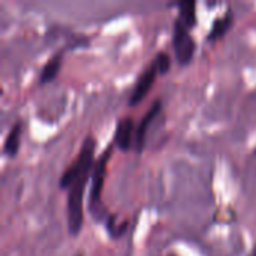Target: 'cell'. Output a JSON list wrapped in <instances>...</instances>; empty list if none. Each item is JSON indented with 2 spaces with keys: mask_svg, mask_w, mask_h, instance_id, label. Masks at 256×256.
Here are the masks:
<instances>
[{
  "mask_svg": "<svg viewBox=\"0 0 256 256\" xmlns=\"http://www.w3.org/2000/svg\"><path fill=\"white\" fill-rule=\"evenodd\" d=\"M21 134H22V123L16 122L8 132L4 142H3V154L8 158L16 156L20 146H21Z\"/></svg>",
  "mask_w": 256,
  "mask_h": 256,
  "instance_id": "cell-9",
  "label": "cell"
},
{
  "mask_svg": "<svg viewBox=\"0 0 256 256\" xmlns=\"http://www.w3.org/2000/svg\"><path fill=\"white\" fill-rule=\"evenodd\" d=\"M160 108H162V100L160 99H156L150 108L147 110V112L142 116V118L140 120L136 129H135V136H134V148L136 153H141L146 147V136H147V130L152 124V122L156 118V116L160 112Z\"/></svg>",
  "mask_w": 256,
  "mask_h": 256,
  "instance_id": "cell-6",
  "label": "cell"
},
{
  "mask_svg": "<svg viewBox=\"0 0 256 256\" xmlns=\"http://www.w3.org/2000/svg\"><path fill=\"white\" fill-rule=\"evenodd\" d=\"M178 9H180V18L184 21V24L192 28L196 26L198 16H196V3L192 0H184L182 3H178Z\"/></svg>",
  "mask_w": 256,
  "mask_h": 256,
  "instance_id": "cell-10",
  "label": "cell"
},
{
  "mask_svg": "<svg viewBox=\"0 0 256 256\" xmlns=\"http://www.w3.org/2000/svg\"><path fill=\"white\" fill-rule=\"evenodd\" d=\"M254 153H255V154H256V148H255V150H254Z\"/></svg>",
  "mask_w": 256,
  "mask_h": 256,
  "instance_id": "cell-13",
  "label": "cell"
},
{
  "mask_svg": "<svg viewBox=\"0 0 256 256\" xmlns=\"http://www.w3.org/2000/svg\"><path fill=\"white\" fill-rule=\"evenodd\" d=\"M252 256H256V249H255V252H254V255H252Z\"/></svg>",
  "mask_w": 256,
  "mask_h": 256,
  "instance_id": "cell-12",
  "label": "cell"
},
{
  "mask_svg": "<svg viewBox=\"0 0 256 256\" xmlns=\"http://www.w3.org/2000/svg\"><path fill=\"white\" fill-rule=\"evenodd\" d=\"M114 147H116L114 142H111L102 150V153L99 154V158L94 162L92 178H90V190H88L87 207H88V212L93 216V219L98 220V222H102V224H105V220L111 214L106 210V207L104 206V202H102V190H104V184H105V176H106V170H108V162L111 159Z\"/></svg>",
  "mask_w": 256,
  "mask_h": 256,
  "instance_id": "cell-2",
  "label": "cell"
},
{
  "mask_svg": "<svg viewBox=\"0 0 256 256\" xmlns=\"http://www.w3.org/2000/svg\"><path fill=\"white\" fill-rule=\"evenodd\" d=\"M62 63H63V51H57L42 66L39 76H38V84H48L50 81H52L58 75Z\"/></svg>",
  "mask_w": 256,
  "mask_h": 256,
  "instance_id": "cell-8",
  "label": "cell"
},
{
  "mask_svg": "<svg viewBox=\"0 0 256 256\" xmlns=\"http://www.w3.org/2000/svg\"><path fill=\"white\" fill-rule=\"evenodd\" d=\"M172 48L174 56L178 64L188 66L196 51V42L190 34V28L184 24V21L177 16L172 26Z\"/></svg>",
  "mask_w": 256,
  "mask_h": 256,
  "instance_id": "cell-3",
  "label": "cell"
},
{
  "mask_svg": "<svg viewBox=\"0 0 256 256\" xmlns=\"http://www.w3.org/2000/svg\"><path fill=\"white\" fill-rule=\"evenodd\" d=\"M96 140L88 134L72 164L63 171L58 180L60 189L68 192V230L70 236H78L84 225V189L92 178L94 166Z\"/></svg>",
  "mask_w": 256,
  "mask_h": 256,
  "instance_id": "cell-1",
  "label": "cell"
},
{
  "mask_svg": "<svg viewBox=\"0 0 256 256\" xmlns=\"http://www.w3.org/2000/svg\"><path fill=\"white\" fill-rule=\"evenodd\" d=\"M135 122L130 116H123L117 120L114 129L112 142L122 152H129L134 147V136H135Z\"/></svg>",
  "mask_w": 256,
  "mask_h": 256,
  "instance_id": "cell-5",
  "label": "cell"
},
{
  "mask_svg": "<svg viewBox=\"0 0 256 256\" xmlns=\"http://www.w3.org/2000/svg\"><path fill=\"white\" fill-rule=\"evenodd\" d=\"M153 62L156 63L158 70H159V74H162V75L166 74V72L170 70V68H171V56H170L166 51H159V52L154 56Z\"/></svg>",
  "mask_w": 256,
  "mask_h": 256,
  "instance_id": "cell-11",
  "label": "cell"
},
{
  "mask_svg": "<svg viewBox=\"0 0 256 256\" xmlns=\"http://www.w3.org/2000/svg\"><path fill=\"white\" fill-rule=\"evenodd\" d=\"M234 24V12L231 8H228L225 10V14L219 18H216L212 24V28L207 34V40L208 42H214L218 39H220Z\"/></svg>",
  "mask_w": 256,
  "mask_h": 256,
  "instance_id": "cell-7",
  "label": "cell"
},
{
  "mask_svg": "<svg viewBox=\"0 0 256 256\" xmlns=\"http://www.w3.org/2000/svg\"><path fill=\"white\" fill-rule=\"evenodd\" d=\"M78 256H82V255H78Z\"/></svg>",
  "mask_w": 256,
  "mask_h": 256,
  "instance_id": "cell-14",
  "label": "cell"
},
{
  "mask_svg": "<svg viewBox=\"0 0 256 256\" xmlns=\"http://www.w3.org/2000/svg\"><path fill=\"white\" fill-rule=\"evenodd\" d=\"M158 74H159V70H158V66H156L154 62H152L146 69H142V72L136 78L135 86H134V88L130 92V96H129V100H128L129 106L138 105L147 96V93L152 90V87L154 84V80H156Z\"/></svg>",
  "mask_w": 256,
  "mask_h": 256,
  "instance_id": "cell-4",
  "label": "cell"
}]
</instances>
